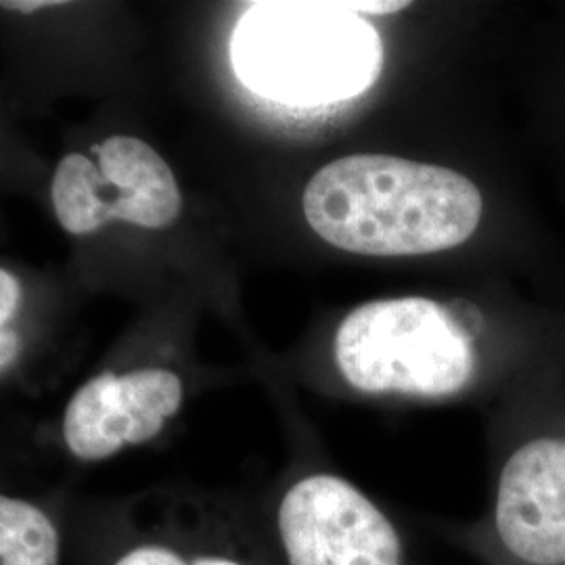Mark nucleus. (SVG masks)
I'll use <instances>...</instances> for the list:
<instances>
[{"label": "nucleus", "instance_id": "obj_1", "mask_svg": "<svg viewBox=\"0 0 565 565\" xmlns=\"http://www.w3.org/2000/svg\"><path fill=\"white\" fill-rule=\"evenodd\" d=\"M303 214L331 245L363 256H424L467 242L482 195L463 174L392 156H348L303 191Z\"/></svg>", "mask_w": 565, "mask_h": 565}, {"label": "nucleus", "instance_id": "obj_2", "mask_svg": "<svg viewBox=\"0 0 565 565\" xmlns=\"http://www.w3.org/2000/svg\"><path fill=\"white\" fill-rule=\"evenodd\" d=\"M237 78L264 99L317 107L380 78L377 30L340 2H252L231 36Z\"/></svg>", "mask_w": 565, "mask_h": 565}, {"label": "nucleus", "instance_id": "obj_3", "mask_svg": "<svg viewBox=\"0 0 565 565\" xmlns=\"http://www.w3.org/2000/svg\"><path fill=\"white\" fill-rule=\"evenodd\" d=\"M343 380L364 394L445 398L476 375L473 340L446 306L394 298L352 310L335 335Z\"/></svg>", "mask_w": 565, "mask_h": 565}, {"label": "nucleus", "instance_id": "obj_4", "mask_svg": "<svg viewBox=\"0 0 565 565\" xmlns=\"http://www.w3.org/2000/svg\"><path fill=\"white\" fill-rule=\"evenodd\" d=\"M61 160L53 179V207L72 235H88L109 221L163 228L181 214V191L170 166L141 139L111 137Z\"/></svg>", "mask_w": 565, "mask_h": 565}, {"label": "nucleus", "instance_id": "obj_5", "mask_svg": "<svg viewBox=\"0 0 565 565\" xmlns=\"http://www.w3.org/2000/svg\"><path fill=\"white\" fill-rule=\"evenodd\" d=\"M289 565H403V545L384 511L335 476H310L279 507Z\"/></svg>", "mask_w": 565, "mask_h": 565}, {"label": "nucleus", "instance_id": "obj_6", "mask_svg": "<svg viewBox=\"0 0 565 565\" xmlns=\"http://www.w3.org/2000/svg\"><path fill=\"white\" fill-rule=\"evenodd\" d=\"M492 525L511 565H565L564 438L541 436L511 452Z\"/></svg>", "mask_w": 565, "mask_h": 565}, {"label": "nucleus", "instance_id": "obj_7", "mask_svg": "<svg viewBox=\"0 0 565 565\" xmlns=\"http://www.w3.org/2000/svg\"><path fill=\"white\" fill-rule=\"evenodd\" d=\"M179 375L166 369L105 373L82 385L65 408L63 438L82 461H102L126 445H142L181 408Z\"/></svg>", "mask_w": 565, "mask_h": 565}, {"label": "nucleus", "instance_id": "obj_8", "mask_svg": "<svg viewBox=\"0 0 565 565\" xmlns=\"http://www.w3.org/2000/svg\"><path fill=\"white\" fill-rule=\"evenodd\" d=\"M0 565H60V534L39 507L0 499Z\"/></svg>", "mask_w": 565, "mask_h": 565}, {"label": "nucleus", "instance_id": "obj_9", "mask_svg": "<svg viewBox=\"0 0 565 565\" xmlns=\"http://www.w3.org/2000/svg\"><path fill=\"white\" fill-rule=\"evenodd\" d=\"M116 565H243L226 557H198L193 562L182 559L170 548L163 546H139L126 553Z\"/></svg>", "mask_w": 565, "mask_h": 565}, {"label": "nucleus", "instance_id": "obj_10", "mask_svg": "<svg viewBox=\"0 0 565 565\" xmlns=\"http://www.w3.org/2000/svg\"><path fill=\"white\" fill-rule=\"evenodd\" d=\"M21 300V285L11 273L7 270H0V323L7 324Z\"/></svg>", "mask_w": 565, "mask_h": 565}, {"label": "nucleus", "instance_id": "obj_11", "mask_svg": "<svg viewBox=\"0 0 565 565\" xmlns=\"http://www.w3.org/2000/svg\"><path fill=\"white\" fill-rule=\"evenodd\" d=\"M446 308H448V312L452 315V319L463 329L465 333H467L471 340H476V335H478L480 329H482V317H480L478 308H473L471 303L461 302V300L450 303V306H446Z\"/></svg>", "mask_w": 565, "mask_h": 565}, {"label": "nucleus", "instance_id": "obj_12", "mask_svg": "<svg viewBox=\"0 0 565 565\" xmlns=\"http://www.w3.org/2000/svg\"><path fill=\"white\" fill-rule=\"evenodd\" d=\"M20 335L7 327H2L0 331V366H2V373L15 363L18 354H20Z\"/></svg>", "mask_w": 565, "mask_h": 565}, {"label": "nucleus", "instance_id": "obj_13", "mask_svg": "<svg viewBox=\"0 0 565 565\" xmlns=\"http://www.w3.org/2000/svg\"><path fill=\"white\" fill-rule=\"evenodd\" d=\"M60 2H46V0H36V2H2L4 9H15V11H36V9H44V7H53Z\"/></svg>", "mask_w": 565, "mask_h": 565}]
</instances>
